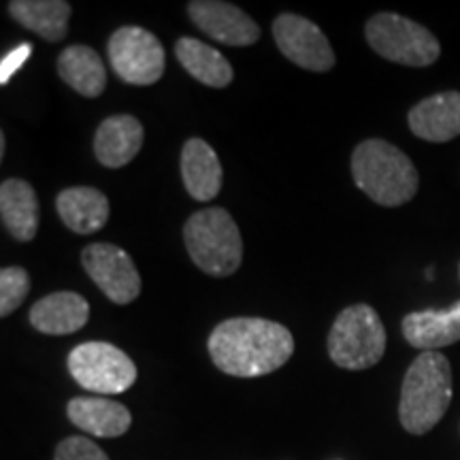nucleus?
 <instances>
[{
    "label": "nucleus",
    "instance_id": "nucleus-1",
    "mask_svg": "<svg viewBox=\"0 0 460 460\" xmlns=\"http://www.w3.org/2000/svg\"><path fill=\"white\" fill-rule=\"evenodd\" d=\"M207 349L214 365L226 376L262 377L290 360L295 337L279 322L230 318L216 326Z\"/></svg>",
    "mask_w": 460,
    "mask_h": 460
},
{
    "label": "nucleus",
    "instance_id": "nucleus-2",
    "mask_svg": "<svg viewBox=\"0 0 460 460\" xmlns=\"http://www.w3.org/2000/svg\"><path fill=\"white\" fill-rule=\"evenodd\" d=\"M452 367L441 352H422L405 373L399 418L411 435H424L439 424L452 402Z\"/></svg>",
    "mask_w": 460,
    "mask_h": 460
},
{
    "label": "nucleus",
    "instance_id": "nucleus-3",
    "mask_svg": "<svg viewBox=\"0 0 460 460\" xmlns=\"http://www.w3.org/2000/svg\"><path fill=\"white\" fill-rule=\"evenodd\" d=\"M356 186L373 203L399 207L416 197L420 177L405 152L384 139H367L352 154Z\"/></svg>",
    "mask_w": 460,
    "mask_h": 460
},
{
    "label": "nucleus",
    "instance_id": "nucleus-4",
    "mask_svg": "<svg viewBox=\"0 0 460 460\" xmlns=\"http://www.w3.org/2000/svg\"><path fill=\"white\" fill-rule=\"evenodd\" d=\"M183 243L192 262L211 278H228L243 261L237 222L222 207H207L183 224Z\"/></svg>",
    "mask_w": 460,
    "mask_h": 460
},
{
    "label": "nucleus",
    "instance_id": "nucleus-5",
    "mask_svg": "<svg viewBox=\"0 0 460 460\" xmlns=\"http://www.w3.org/2000/svg\"><path fill=\"white\" fill-rule=\"evenodd\" d=\"M386 352V329L371 305L358 303L337 315L329 332V356L337 367L365 371Z\"/></svg>",
    "mask_w": 460,
    "mask_h": 460
},
{
    "label": "nucleus",
    "instance_id": "nucleus-6",
    "mask_svg": "<svg viewBox=\"0 0 460 460\" xmlns=\"http://www.w3.org/2000/svg\"><path fill=\"white\" fill-rule=\"evenodd\" d=\"M365 37L376 54L396 65L430 66L441 54L433 32L396 13L373 15L365 26Z\"/></svg>",
    "mask_w": 460,
    "mask_h": 460
},
{
    "label": "nucleus",
    "instance_id": "nucleus-7",
    "mask_svg": "<svg viewBox=\"0 0 460 460\" xmlns=\"http://www.w3.org/2000/svg\"><path fill=\"white\" fill-rule=\"evenodd\" d=\"M68 373L94 394H122L137 382V367L126 352L107 341L77 345L66 360Z\"/></svg>",
    "mask_w": 460,
    "mask_h": 460
},
{
    "label": "nucleus",
    "instance_id": "nucleus-8",
    "mask_svg": "<svg viewBox=\"0 0 460 460\" xmlns=\"http://www.w3.org/2000/svg\"><path fill=\"white\" fill-rule=\"evenodd\" d=\"M111 68L130 85H152L163 77L166 66L164 48L154 32L141 26H122L107 43Z\"/></svg>",
    "mask_w": 460,
    "mask_h": 460
},
{
    "label": "nucleus",
    "instance_id": "nucleus-9",
    "mask_svg": "<svg viewBox=\"0 0 460 460\" xmlns=\"http://www.w3.org/2000/svg\"><path fill=\"white\" fill-rule=\"evenodd\" d=\"M82 264L111 303L128 305L141 295V275L122 247L92 243L82 252Z\"/></svg>",
    "mask_w": 460,
    "mask_h": 460
},
{
    "label": "nucleus",
    "instance_id": "nucleus-10",
    "mask_svg": "<svg viewBox=\"0 0 460 460\" xmlns=\"http://www.w3.org/2000/svg\"><path fill=\"white\" fill-rule=\"evenodd\" d=\"M273 37L292 65L314 73H326L335 66V51L329 39L307 17L296 13L278 15L273 22Z\"/></svg>",
    "mask_w": 460,
    "mask_h": 460
},
{
    "label": "nucleus",
    "instance_id": "nucleus-11",
    "mask_svg": "<svg viewBox=\"0 0 460 460\" xmlns=\"http://www.w3.org/2000/svg\"><path fill=\"white\" fill-rule=\"evenodd\" d=\"M188 15L207 37L230 48H247L261 39V26L245 11L222 0H192Z\"/></svg>",
    "mask_w": 460,
    "mask_h": 460
},
{
    "label": "nucleus",
    "instance_id": "nucleus-12",
    "mask_svg": "<svg viewBox=\"0 0 460 460\" xmlns=\"http://www.w3.org/2000/svg\"><path fill=\"white\" fill-rule=\"evenodd\" d=\"M407 124L420 139L446 143L460 137V92H441L420 101L407 115Z\"/></svg>",
    "mask_w": 460,
    "mask_h": 460
},
{
    "label": "nucleus",
    "instance_id": "nucleus-13",
    "mask_svg": "<svg viewBox=\"0 0 460 460\" xmlns=\"http://www.w3.org/2000/svg\"><path fill=\"white\" fill-rule=\"evenodd\" d=\"M66 416L84 433L105 439L122 437L132 424L128 407L105 396H75L68 401Z\"/></svg>",
    "mask_w": 460,
    "mask_h": 460
},
{
    "label": "nucleus",
    "instance_id": "nucleus-14",
    "mask_svg": "<svg viewBox=\"0 0 460 460\" xmlns=\"http://www.w3.org/2000/svg\"><path fill=\"white\" fill-rule=\"evenodd\" d=\"M402 337L413 348L437 352L439 348L460 341V301L447 309L413 312L402 318Z\"/></svg>",
    "mask_w": 460,
    "mask_h": 460
},
{
    "label": "nucleus",
    "instance_id": "nucleus-15",
    "mask_svg": "<svg viewBox=\"0 0 460 460\" xmlns=\"http://www.w3.org/2000/svg\"><path fill=\"white\" fill-rule=\"evenodd\" d=\"M90 320V305L77 292H54L31 307V324L43 335H71Z\"/></svg>",
    "mask_w": 460,
    "mask_h": 460
},
{
    "label": "nucleus",
    "instance_id": "nucleus-16",
    "mask_svg": "<svg viewBox=\"0 0 460 460\" xmlns=\"http://www.w3.org/2000/svg\"><path fill=\"white\" fill-rule=\"evenodd\" d=\"M143 146V126L135 115L119 113L101 122L94 135V154L107 169L132 163Z\"/></svg>",
    "mask_w": 460,
    "mask_h": 460
},
{
    "label": "nucleus",
    "instance_id": "nucleus-17",
    "mask_svg": "<svg viewBox=\"0 0 460 460\" xmlns=\"http://www.w3.org/2000/svg\"><path fill=\"white\" fill-rule=\"evenodd\" d=\"M181 177L183 186L194 200H200V203L214 200L220 194L224 180V171L216 149L199 137L183 143Z\"/></svg>",
    "mask_w": 460,
    "mask_h": 460
},
{
    "label": "nucleus",
    "instance_id": "nucleus-18",
    "mask_svg": "<svg viewBox=\"0 0 460 460\" xmlns=\"http://www.w3.org/2000/svg\"><path fill=\"white\" fill-rule=\"evenodd\" d=\"M56 211L68 230L77 234H92L107 224L109 200L101 190L75 186L58 194Z\"/></svg>",
    "mask_w": 460,
    "mask_h": 460
},
{
    "label": "nucleus",
    "instance_id": "nucleus-19",
    "mask_svg": "<svg viewBox=\"0 0 460 460\" xmlns=\"http://www.w3.org/2000/svg\"><path fill=\"white\" fill-rule=\"evenodd\" d=\"M0 217L15 241H32L39 230V199L26 180H4L0 186Z\"/></svg>",
    "mask_w": 460,
    "mask_h": 460
},
{
    "label": "nucleus",
    "instance_id": "nucleus-20",
    "mask_svg": "<svg viewBox=\"0 0 460 460\" xmlns=\"http://www.w3.org/2000/svg\"><path fill=\"white\" fill-rule=\"evenodd\" d=\"M58 75L85 99H96L107 88V68L88 45H71L62 51L58 56Z\"/></svg>",
    "mask_w": 460,
    "mask_h": 460
},
{
    "label": "nucleus",
    "instance_id": "nucleus-21",
    "mask_svg": "<svg viewBox=\"0 0 460 460\" xmlns=\"http://www.w3.org/2000/svg\"><path fill=\"white\" fill-rule=\"evenodd\" d=\"M7 9L17 24L39 34L48 43H58L66 37L73 11L66 0H11Z\"/></svg>",
    "mask_w": 460,
    "mask_h": 460
},
{
    "label": "nucleus",
    "instance_id": "nucleus-22",
    "mask_svg": "<svg viewBox=\"0 0 460 460\" xmlns=\"http://www.w3.org/2000/svg\"><path fill=\"white\" fill-rule=\"evenodd\" d=\"M175 56L180 65L200 84L209 88H226L233 82L234 71L222 51H217L199 39L181 37L175 43Z\"/></svg>",
    "mask_w": 460,
    "mask_h": 460
},
{
    "label": "nucleus",
    "instance_id": "nucleus-23",
    "mask_svg": "<svg viewBox=\"0 0 460 460\" xmlns=\"http://www.w3.org/2000/svg\"><path fill=\"white\" fill-rule=\"evenodd\" d=\"M28 292H31V275L22 267H4L0 271V315L7 318L13 314Z\"/></svg>",
    "mask_w": 460,
    "mask_h": 460
},
{
    "label": "nucleus",
    "instance_id": "nucleus-24",
    "mask_svg": "<svg viewBox=\"0 0 460 460\" xmlns=\"http://www.w3.org/2000/svg\"><path fill=\"white\" fill-rule=\"evenodd\" d=\"M54 460H109V456L88 437H66L56 447Z\"/></svg>",
    "mask_w": 460,
    "mask_h": 460
},
{
    "label": "nucleus",
    "instance_id": "nucleus-25",
    "mask_svg": "<svg viewBox=\"0 0 460 460\" xmlns=\"http://www.w3.org/2000/svg\"><path fill=\"white\" fill-rule=\"evenodd\" d=\"M31 54H32L31 43H22L17 45L15 49H11L9 54L3 58V62H0V84L7 85L9 79L26 65V60L31 58Z\"/></svg>",
    "mask_w": 460,
    "mask_h": 460
},
{
    "label": "nucleus",
    "instance_id": "nucleus-26",
    "mask_svg": "<svg viewBox=\"0 0 460 460\" xmlns=\"http://www.w3.org/2000/svg\"><path fill=\"white\" fill-rule=\"evenodd\" d=\"M0 156H4V135H0Z\"/></svg>",
    "mask_w": 460,
    "mask_h": 460
}]
</instances>
